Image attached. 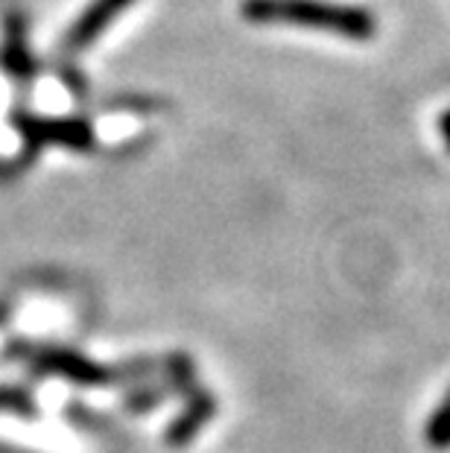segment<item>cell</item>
Masks as SVG:
<instances>
[{
  "label": "cell",
  "mask_w": 450,
  "mask_h": 453,
  "mask_svg": "<svg viewBox=\"0 0 450 453\" xmlns=\"http://www.w3.org/2000/svg\"><path fill=\"white\" fill-rule=\"evenodd\" d=\"M240 15L248 24H286L324 30L348 42H369L378 33V18L362 6L331 0H243Z\"/></svg>",
  "instance_id": "1"
},
{
  "label": "cell",
  "mask_w": 450,
  "mask_h": 453,
  "mask_svg": "<svg viewBox=\"0 0 450 453\" xmlns=\"http://www.w3.org/2000/svg\"><path fill=\"white\" fill-rule=\"evenodd\" d=\"M132 6V0H94V4L85 9V12L76 18V24L68 30L65 38V47L68 50H82L97 42V35L109 27L114 18H118L123 9Z\"/></svg>",
  "instance_id": "2"
},
{
  "label": "cell",
  "mask_w": 450,
  "mask_h": 453,
  "mask_svg": "<svg viewBox=\"0 0 450 453\" xmlns=\"http://www.w3.org/2000/svg\"><path fill=\"white\" fill-rule=\"evenodd\" d=\"M214 412H217V401H214V395L210 392H196L194 398H190L187 403V410L181 412V416L170 424V430H167V441L170 445H187L190 439L196 436L199 430L205 427V424L214 418Z\"/></svg>",
  "instance_id": "3"
},
{
  "label": "cell",
  "mask_w": 450,
  "mask_h": 453,
  "mask_svg": "<svg viewBox=\"0 0 450 453\" xmlns=\"http://www.w3.org/2000/svg\"><path fill=\"white\" fill-rule=\"evenodd\" d=\"M424 441L433 450H447L450 448V389L442 395V401L436 403L433 412L424 424Z\"/></svg>",
  "instance_id": "4"
},
{
  "label": "cell",
  "mask_w": 450,
  "mask_h": 453,
  "mask_svg": "<svg viewBox=\"0 0 450 453\" xmlns=\"http://www.w3.org/2000/svg\"><path fill=\"white\" fill-rule=\"evenodd\" d=\"M439 132H442V138H445L447 150H450V109L442 111V118H439Z\"/></svg>",
  "instance_id": "5"
}]
</instances>
